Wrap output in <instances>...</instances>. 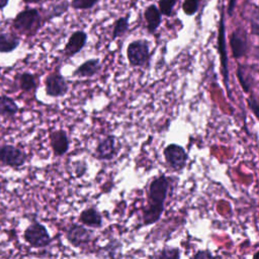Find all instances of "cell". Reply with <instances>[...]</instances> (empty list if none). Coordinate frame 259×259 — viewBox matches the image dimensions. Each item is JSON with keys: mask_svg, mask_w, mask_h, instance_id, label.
<instances>
[{"mask_svg": "<svg viewBox=\"0 0 259 259\" xmlns=\"http://www.w3.org/2000/svg\"><path fill=\"white\" fill-rule=\"evenodd\" d=\"M181 8L184 14L187 16H192L198 11L199 0H183Z\"/></svg>", "mask_w": 259, "mask_h": 259, "instance_id": "484cf974", "label": "cell"}, {"mask_svg": "<svg viewBox=\"0 0 259 259\" xmlns=\"http://www.w3.org/2000/svg\"><path fill=\"white\" fill-rule=\"evenodd\" d=\"M79 222L86 227L98 229L103 226V219L98 209L95 207H88L81 211L79 215Z\"/></svg>", "mask_w": 259, "mask_h": 259, "instance_id": "2e32d148", "label": "cell"}, {"mask_svg": "<svg viewBox=\"0 0 259 259\" xmlns=\"http://www.w3.org/2000/svg\"><path fill=\"white\" fill-rule=\"evenodd\" d=\"M116 154V139L114 136L108 135L97 144L93 156L101 161H109L112 160Z\"/></svg>", "mask_w": 259, "mask_h": 259, "instance_id": "7c38bea8", "label": "cell"}, {"mask_svg": "<svg viewBox=\"0 0 259 259\" xmlns=\"http://www.w3.org/2000/svg\"><path fill=\"white\" fill-rule=\"evenodd\" d=\"M181 258V251L177 247H169L165 246L161 250H159L154 259H180Z\"/></svg>", "mask_w": 259, "mask_h": 259, "instance_id": "7402d4cb", "label": "cell"}, {"mask_svg": "<svg viewBox=\"0 0 259 259\" xmlns=\"http://www.w3.org/2000/svg\"><path fill=\"white\" fill-rule=\"evenodd\" d=\"M26 153L12 145H1L0 146V165L19 168L26 162Z\"/></svg>", "mask_w": 259, "mask_h": 259, "instance_id": "ba28073f", "label": "cell"}, {"mask_svg": "<svg viewBox=\"0 0 259 259\" xmlns=\"http://www.w3.org/2000/svg\"><path fill=\"white\" fill-rule=\"evenodd\" d=\"M87 171V165L84 161H78L74 163V173L77 177L84 175Z\"/></svg>", "mask_w": 259, "mask_h": 259, "instance_id": "f546056e", "label": "cell"}, {"mask_svg": "<svg viewBox=\"0 0 259 259\" xmlns=\"http://www.w3.org/2000/svg\"><path fill=\"white\" fill-rule=\"evenodd\" d=\"M49 139H50V144L55 156L62 157L68 152L70 147V141L66 131L64 130L53 131L50 133Z\"/></svg>", "mask_w": 259, "mask_h": 259, "instance_id": "4fadbf2b", "label": "cell"}, {"mask_svg": "<svg viewBox=\"0 0 259 259\" xmlns=\"http://www.w3.org/2000/svg\"><path fill=\"white\" fill-rule=\"evenodd\" d=\"M126 58L128 64L135 68H145L151 60L150 42L148 39H134L127 45Z\"/></svg>", "mask_w": 259, "mask_h": 259, "instance_id": "3957f363", "label": "cell"}, {"mask_svg": "<svg viewBox=\"0 0 259 259\" xmlns=\"http://www.w3.org/2000/svg\"><path fill=\"white\" fill-rule=\"evenodd\" d=\"M20 44L17 36L11 33H0V53L13 52Z\"/></svg>", "mask_w": 259, "mask_h": 259, "instance_id": "d6986e66", "label": "cell"}, {"mask_svg": "<svg viewBox=\"0 0 259 259\" xmlns=\"http://www.w3.org/2000/svg\"><path fill=\"white\" fill-rule=\"evenodd\" d=\"M236 1H237V0H230V1H229L227 12H228V15H229L230 17H231V16H233V12H234V9H235Z\"/></svg>", "mask_w": 259, "mask_h": 259, "instance_id": "4dcf8cb0", "label": "cell"}, {"mask_svg": "<svg viewBox=\"0 0 259 259\" xmlns=\"http://www.w3.org/2000/svg\"><path fill=\"white\" fill-rule=\"evenodd\" d=\"M167 166L173 171H181L188 161V154L185 149L177 144H169L163 150Z\"/></svg>", "mask_w": 259, "mask_h": 259, "instance_id": "8992f818", "label": "cell"}, {"mask_svg": "<svg viewBox=\"0 0 259 259\" xmlns=\"http://www.w3.org/2000/svg\"><path fill=\"white\" fill-rule=\"evenodd\" d=\"M247 103L249 105V108L252 110L254 116L257 118L258 117V109H259V104H258V100L257 97L254 94H251L248 98H247Z\"/></svg>", "mask_w": 259, "mask_h": 259, "instance_id": "f1b7e54d", "label": "cell"}, {"mask_svg": "<svg viewBox=\"0 0 259 259\" xmlns=\"http://www.w3.org/2000/svg\"><path fill=\"white\" fill-rule=\"evenodd\" d=\"M46 94L50 97H63L68 93L69 85L65 77L61 74L60 70L50 73L45 79Z\"/></svg>", "mask_w": 259, "mask_h": 259, "instance_id": "9c48e42d", "label": "cell"}, {"mask_svg": "<svg viewBox=\"0 0 259 259\" xmlns=\"http://www.w3.org/2000/svg\"><path fill=\"white\" fill-rule=\"evenodd\" d=\"M23 238L33 248H45L52 242L48 229L38 222L31 223L23 233Z\"/></svg>", "mask_w": 259, "mask_h": 259, "instance_id": "5b68a950", "label": "cell"}, {"mask_svg": "<svg viewBox=\"0 0 259 259\" xmlns=\"http://www.w3.org/2000/svg\"><path fill=\"white\" fill-rule=\"evenodd\" d=\"M190 259H219V257L214 256L209 250H198Z\"/></svg>", "mask_w": 259, "mask_h": 259, "instance_id": "83f0119b", "label": "cell"}, {"mask_svg": "<svg viewBox=\"0 0 259 259\" xmlns=\"http://www.w3.org/2000/svg\"><path fill=\"white\" fill-rule=\"evenodd\" d=\"M93 237V233L83 225L73 223L66 231L67 241L75 248H81L88 245Z\"/></svg>", "mask_w": 259, "mask_h": 259, "instance_id": "30bf717a", "label": "cell"}, {"mask_svg": "<svg viewBox=\"0 0 259 259\" xmlns=\"http://www.w3.org/2000/svg\"><path fill=\"white\" fill-rule=\"evenodd\" d=\"M99 0H71L70 7L75 10H89L92 9Z\"/></svg>", "mask_w": 259, "mask_h": 259, "instance_id": "cb8c5ba5", "label": "cell"}, {"mask_svg": "<svg viewBox=\"0 0 259 259\" xmlns=\"http://www.w3.org/2000/svg\"><path fill=\"white\" fill-rule=\"evenodd\" d=\"M128 19H130V13H127L125 16L123 17H118L114 23H113V29H112V33H111V39L114 40L120 36H122L123 34L126 33V31L128 30L130 27V23H128Z\"/></svg>", "mask_w": 259, "mask_h": 259, "instance_id": "ffe728a7", "label": "cell"}, {"mask_svg": "<svg viewBox=\"0 0 259 259\" xmlns=\"http://www.w3.org/2000/svg\"><path fill=\"white\" fill-rule=\"evenodd\" d=\"M250 67L243 64H238L237 67V78L245 93H249L251 91L254 83V79L252 73L250 72Z\"/></svg>", "mask_w": 259, "mask_h": 259, "instance_id": "e0dca14e", "label": "cell"}, {"mask_svg": "<svg viewBox=\"0 0 259 259\" xmlns=\"http://www.w3.org/2000/svg\"><path fill=\"white\" fill-rule=\"evenodd\" d=\"M178 0H158V8L162 15L172 16L174 6L176 5Z\"/></svg>", "mask_w": 259, "mask_h": 259, "instance_id": "d4e9b609", "label": "cell"}, {"mask_svg": "<svg viewBox=\"0 0 259 259\" xmlns=\"http://www.w3.org/2000/svg\"><path fill=\"white\" fill-rule=\"evenodd\" d=\"M229 45L234 59L239 60L246 57L250 50L248 33L243 26H238L230 35Z\"/></svg>", "mask_w": 259, "mask_h": 259, "instance_id": "52a82bcc", "label": "cell"}, {"mask_svg": "<svg viewBox=\"0 0 259 259\" xmlns=\"http://www.w3.org/2000/svg\"><path fill=\"white\" fill-rule=\"evenodd\" d=\"M9 0H0V10H2L7 4H8Z\"/></svg>", "mask_w": 259, "mask_h": 259, "instance_id": "d6a6232c", "label": "cell"}, {"mask_svg": "<svg viewBox=\"0 0 259 259\" xmlns=\"http://www.w3.org/2000/svg\"><path fill=\"white\" fill-rule=\"evenodd\" d=\"M87 39H88V34L84 30L78 29L73 31L64 47V50H63L64 57L67 59H70L76 56L77 54H79L85 48L87 44Z\"/></svg>", "mask_w": 259, "mask_h": 259, "instance_id": "8fae6325", "label": "cell"}, {"mask_svg": "<svg viewBox=\"0 0 259 259\" xmlns=\"http://www.w3.org/2000/svg\"><path fill=\"white\" fill-rule=\"evenodd\" d=\"M69 7H70V2H68L67 0H62V1L54 4L53 6H51L49 8L48 18L52 19L55 17L62 16L64 13H66L68 11Z\"/></svg>", "mask_w": 259, "mask_h": 259, "instance_id": "603a6c76", "label": "cell"}, {"mask_svg": "<svg viewBox=\"0 0 259 259\" xmlns=\"http://www.w3.org/2000/svg\"><path fill=\"white\" fill-rule=\"evenodd\" d=\"M102 69L101 62L98 58H92L80 64L72 73L73 77L77 78H92L96 76Z\"/></svg>", "mask_w": 259, "mask_h": 259, "instance_id": "5bb4252c", "label": "cell"}, {"mask_svg": "<svg viewBox=\"0 0 259 259\" xmlns=\"http://www.w3.org/2000/svg\"><path fill=\"white\" fill-rule=\"evenodd\" d=\"M144 18L147 23L148 32L154 34L162 22V14L158 6L155 4L148 5L144 10Z\"/></svg>", "mask_w": 259, "mask_h": 259, "instance_id": "9a60e30c", "label": "cell"}, {"mask_svg": "<svg viewBox=\"0 0 259 259\" xmlns=\"http://www.w3.org/2000/svg\"><path fill=\"white\" fill-rule=\"evenodd\" d=\"M226 25H225V11L224 7L221 8V16L219 22L218 29V52L220 54L222 75L224 78V83L227 88V92L229 97H232L231 89H230V78H229V65H228V55L226 49Z\"/></svg>", "mask_w": 259, "mask_h": 259, "instance_id": "277c9868", "label": "cell"}, {"mask_svg": "<svg viewBox=\"0 0 259 259\" xmlns=\"http://www.w3.org/2000/svg\"><path fill=\"white\" fill-rule=\"evenodd\" d=\"M170 184L169 177L164 174L155 177L150 182L147 194V205L143 208L142 212L143 226L153 225L161 219Z\"/></svg>", "mask_w": 259, "mask_h": 259, "instance_id": "6da1fadb", "label": "cell"}, {"mask_svg": "<svg viewBox=\"0 0 259 259\" xmlns=\"http://www.w3.org/2000/svg\"><path fill=\"white\" fill-rule=\"evenodd\" d=\"M25 4H36V3H39L41 2L42 0H22Z\"/></svg>", "mask_w": 259, "mask_h": 259, "instance_id": "1f68e13d", "label": "cell"}, {"mask_svg": "<svg viewBox=\"0 0 259 259\" xmlns=\"http://www.w3.org/2000/svg\"><path fill=\"white\" fill-rule=\"evenodd\" d=\"M41 17L37 9L27 8L14 17L12 21V27L21 34L33 35L40 27Z\"/></svg>", "mask_w": 259, "mask_h": 259, "instance_id": "7a4b0ae2", "label": "cell"}, {"mask_svg": "<svg viewBox=\"0 0 259 259\" xmlns=\"http://www.w3.org/2000/svg\"><path fill=\"white\" fill-rule=\"evenodd\" d=\"M18 86L22 91L29 92L36 88L35 76L29 72H23L17 77Z\"/></svg>", "mask_w": 259, "mask_h": 259, "instance_id": "44dd1931", "label": "cell"}, {"mask_svg": "<svg viewBox=\"0 0 259 259\" xmlns=\"http://www.w3.org/2000/svg\"><path fill=\"white\" fill-rule=\"evenodd\" d=\"M251 33L258 35L259 33V23H258V8L255 5L253 15L251 16Z\"/></svg>", "mask_w": 259, "mask_h": 259, "instance_id": "4316f807", "label": "cell"}, {"mask_svg": "<svg viewBox=\"0 0 259 259\" xmlns=\"http://www.w3.org/2000/svg\"><path fill=\"white\" fill-rule=\"evenodd\" d=\"M18 110V105L12 98L6 95H0V116L11 117L14 116Z\"/></svg>", "mask_w": 259, "mask_h": 259, "instance_id": "ac0fdd59", "label": "cell"}, {"mask_svg": "<svg viewBox=\"0 0 259 259\" xmlns=\"http://www.w3.org/2000/svg\"><path fill=\"white\" fill-rule=\"evenodd\" d=\"M257 258H258V251H256L253 255V259H257Z\"/></svg>", "mask_w": 259, "mask_h": 259, "instance_id": "836d02e7", "label": "cell"}]
</instances>
